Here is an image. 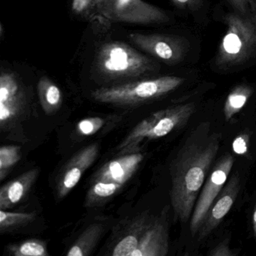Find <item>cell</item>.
<instances>
[{
	"label": "cell",
	"instance_id": "obj_21",
	"mask_svg": "<svg viewBox=\"0 0 256 256\" xmlns=\"http://www.w3.org/2000/svg\"><path fill=\"white\" fill-rule=\"evenodd\" d=\"M8 251L14 256H47L48 254L46 244L36 239L10 245Z\"/></svg>",
	"mask_w": 256,
	"mask_h": 256
},
{
	"label": "cell",
	"instance_id": "obj_17",
	"mask_svg": "<svg viewBox=\"0 0 256 256\" xmlns=\"http://www.w3.org/2000/svg\"><path fill=\"white\" fill-rule=\"evenodd\" d=\"M103 226L92 224L90 226L68 250V256H88L94 248L102 234Z\"/></svg>",
	"mask_w": 256,
	"mask_h": 256
},
{
	"label": "cell",
	"instance_id": "obj_15",
	"mask_svg": "<svg viewBox=\"0 0 256 256\" xmlns=\"http://www.w3.org/2000/svg\"><path fill=\"white\" fill-rule=\"evenodd\" d=\"M150 220L148 216L138 217L130 226L126 235L116 242L112 254L114 256H131L138 248L142 234Z\"/></svg>",
	"mask_w": 256,
	"mask_h": 256
},
{
	"label": "cell",
	"instance_id": "obj_19",
	"mask_svg": "<svg viewBox=\"0 0 256 256\" xmlns=\"http://www.w3.org/2000/svg\"><path fill=\"white\" fill-rule=\"evenodd\" d=\"M121 187L114 182L94 181L86 196V206H94L102 203L118 192Z\"/></svg>",
	"mask_w": 256,
	"mask_h": 256
},
{
	"label": "cell",
	"instance_id": "obj_5",
	"mask_svg": "<svg viewBox=\"0 0 256 256\" xmlns=\"http://www.w3.org/2000/svg\"><path fill=\"white\" fill-rule=\"evenodd\" d=\"M100 72L108 78H136L156 70V64L122 42H112L102 46L97 56Z\"/></svg>",
	"mask_w": 256,
	"mask_h": 256
},
{
	"label": "cell",
	"instance_id": "obj_8",
	"mask_svg": "<svg viewBox=\"0 0 256 256\" xmlns=\"http://www.w3.org/2000/svg\"><path fill=\"white\" fill-rule=\"evenodd\" d=\"M128 37L139 48L170 65L181 62L188 48L185 40L175 36L131 34Z\"/></svg>",
	"mask_w": 256,
	"mask_h": 256
},
{
	"label": "cell",
	"instance_id": "obj_30",
	"mask_svg": "<svg viewBox=\"0 0 256 256\" xmlns=\"http://www.w3.org/2000/svg\"><path fill=\"white\" fill-rule=\"evenodd\" d=\"M253 13H256V0H247Z\"/></svg>",
	"mask_w": 256,
	"mask_h": 256
},
{
	"label": "cell",
	"instance_id": "obj_6",
	"mask_svg": "<svg viewBox=\"0 0 256 256\" xmlns=\"http://www.w3.org/2000/svg\"><path fill=\"white\" fill-rule=\"evenodd\" d=\"M92 8L100 18L109 22L146 25L170 20L163 10L144 0H101Z\"/></svg>",
	"mask_w": 256,
	"mask_h": 256
},
{
	"label": "cell",
	"instance_id": "obj_1",
	"mask_svg": "<svg viewBox=\"0 0 256 256\" xmlns=\"http://www.w3.org/2000/svg\"><path fill=\"white\" fill-rule=\"evenodd\" d=\"M221 133L212 132L210 122H200L190 134L170 166V202L175 218H191L199 192L220 150Z\"/></svg>",
	"mask_w": 256,
	"mask_h": 256
},
{
	"label": "cell",
	"instance_id": "obj_7",
	"mask_svg": "<svg viewBox=\"0 0 256 256\" xmlns=\"http://www.w3.org/2000/svg\"><path fill=\"white\" fill-rule=\"evenodd\" d=\"M234 162V158L233 156L228 152L224 154L216 162L210 174L206 178L190 218V228L192 236L198 233L210 208L224 186Z\"/></svg>",
	"mask_w": 256,
	"mask_h": 256
},
{
	"label": "cell",
	"instance_id": "obj_12",
	"mask_svg": "<svg viewBox=\"0 0 256 256\" xmlns=\"http://www.w3.org/2000/svg\"><path fill=\"white\" fill-rule=\"evenodd\" d=\"M144 160L138 151L121 154L118 158L108 162L96 174L94 181L114 182L122 186L132 176Z\"/></svg>",
	"mask_w": 256,
	"mask_h": 256
},
{
	"label": "cell",
	"instance_id": "obj_18",
	"mask_svg": "<svg viewBox=\"0 0 256 256\" xmlns=\"http://www.w3.org/2000/svg\"><path fill=\"white\" fill-rule=\"evenodd\" d=\"M253 90L248 85L236 86L228 96L224 106V115L226 120H230L239 113L251 97Z\"/></svg>",
	"mask_w": 256,
	"mask_h": 256
},
{
	"label": "cell",
	"instance_id": "obj_27",
	"mask_svg": "<svg viewBox=\"0 0 256 256\" xmlns=\"http://www.w3.org/2000/svg\"><path fill=\"white\" fill-rule=\"evenodd\" d=\"M94 0H72V8L76 14H82L92 8Z\"/></svg>",
	"mask_w": 256,
	"mask_h": 256
},
{
	"label": "cell",
	"instance_id": "obj_22",
	"mask_svg": "<svg viewBox=\"0 0 256 256\" xmlns=\"http://www.w3.org/2000/svg\"><path fill=\"white\" fill-rule=\"evenodd\" d=\"M20 149L17 146H4L0 148V178L4 180L10 169L20 160Z\"/></svg>",
	"mask_w": 256,
	"mask_h": 256
},
{
	"label": "cell",
	"instance_id": "obj_29",
	"mask_svg": "<svg viewBox=\"0 0 256 256\" xmlns=\"http://www.w3.org/2000/svg\"><path fill=\"white\" fill-rule=\"evenodd\" d=\"M252 228L254 236L256 238V204L254 206L252 212Z\"/></svg>",
	"mask_w": 256,
	"mask_h": 256
},
{
	"label": "cell",
	"instance_id": "obj_14",
	"mask_svg": "<svg viewBox=\"0 0 256 256\" xmlns=\"http://www.w3.org/2000/svg\"><path fill=\"white\" fill-rule=\"evenodd\" d=\"M38 170L32 169L2 186L0 190V208L7 210L20 203L30 190L38 176Z\"/></svg>",
	"mask_w": 256,
	"mask_h": 256
},
{
	"label": "cell",
	"instance_id": "obj_28",
	"mask_svg": "<svg viewBox=\"0 0 256 256\" xmlns=\"http://www.w3.org/2000/svg\"><path fill=\"white\" fill-rule=\"evenodd\" d=\"M234 10L240 14L246 16L252 12L250 4L247 0H228Z\"/></svg>",
	"mask_w": 256,
	"mask_h": 256
},
{
	"label": "cell",
	"instance_id": "obj_23",
	"mask_svg": "<svg viewBox=\"0 0 256 256\" xmlns=\"http://www.w3.org/2000/svg\"><path fill=\"white\" fill-rule=\"evenodd\" d=\"M104 124L101 118H90L82 120L77 125V131L82 136H90L100 131Z\"/></svg>",
	"mask_w": 256,
	"mask_h": 256
},
{
	"label": "cell",
	"instance_id": "obj_10",
	"mask_svg": "<svg viewBox=\"0 0 256 256\" xmlns=\"http://www.w3.org/2000/svg\"><path fill=\"white\" fill-rule=\"evenodd\" d=\"M240 190V178L239 174H233L210 208L198 233V240L204 239L222 222L232 209Z\"/></svg>",
	"mask_w": 256,
	"mask_h": 256
},
{
	"label": "cell",
	"instance_id": "obj_11",
	"mask_svg": "<svg viewBox=\"0 0 256 256\" xmlns=\"http://www.w3.org/2000/svg\"><path fill=\"white\" fill-rule=\"evenodd\" d=\"M98 146L92 144L79 151L66 164L56 185V193L60 199L64 198L77 186L86 170L96 160Z\"/></svg>",
	"mask_w": 256,
	"mask_h": 256
},
{
	"label": "cell",
	"instance_id": "obj_16",
	"mask_svg": "<svg viewBox=\"0 0 256 256\" xmlns=\"http://www.w3.org/2000/svg\"><path fill=\"white\" fill-rule=\"evenodd\" d=\"M38 94L42 108L46 114H52L61 107L62 92L48 78L42 77L38 80Z\"/></svg>",
	"mask_w": 256,
	"mask_h": 256
},
{
	"label": "cell",
	"instance_id": "obj_3",
	"mask_svg": "<svg viewBox=\"0 0 256 256\" xmlns=\"http://www.w3.org/2000/svg\"><path fill=\"white\" fill-rule=\"evenodd\" d=\"M194 103L178 104L158 110L139 122L118 146L120 154L138 151L144 140H154L167 136L186 125L196 112Z\"/></svg>",
	"mask_w": 256,
	"mask_h": 256
},
{
	"label": "cell",
	"instance_id": "obj_13",
	"mask_svg": "<svg viewBox=\"0 0 256 256\" xmlns=\"http://www.w3.org/2000/svg\"><path fill=\"white\" fill-rule=\"evenodd\" d=\"M163 217L150 220L145 228L138 248L131 256H166L168 252V232Z\"/></svg>",
	"mask_w": 256,
	"mask_h": 256
},
{
	"label": "cell",
	"instance_id": "obj_24",
	"mask_svg": "<svg viewBox=\"0 0 256 256\" xmlns=\"http://www.w3.org/2000/svg\"><path fill=\"white\" fill-rule=\"evenodd\" d=\"M250 137L248 134H240L234 140L232 148L234 152L238 155H244L248 151V144Z\"/></svg>",
	"mask_w": 256,
	"mask_h": 256
},
{
	"label": "cell",
	"instance_id": "obj_20",
	"mask_svg": "<svg viewBox=\"0 0 256 256\" xmlns=\"http://www.w3.org/2000/svg\"><path fill=\"white\" fill-rule=\"evenodd\" d=\"M34 212H10L6 210L0 211V232L4 233L8 230L18 228L34 221L35 218Z\"/></svg>",
	"mask_w": 256,
	"mask_h": 256
},
{
	"label": "cell",
	"instance_id": "obj_9",
	"mask_svg": "<svg viewBox=\"0 0 256 256\" xmlns=\"http://www.w3.org/2000/svg\"><path fill=\"white\" fill-rule=\"evenodd\" d=\"M24 108V94L13 73L0 76V126L4 130L12 126Z\"/></svg>",
	"mask_w": 256,
	"mask_h": 256
},
{
	"label": "cell",
	"instance_id": "obj_25",
	"mask_svg": "<svg viewBox=\"0 0 256 256\" xmlns=\"http://www.w3.org/2000/svg\"><path fill=\"white\" fill-rule=\"evenodd\" d=\"M209 256H234L236 253H234L228 246V240H224L220 242L216 246L214 247L210 252Z\"/></svg>",
	"mask_w": 256,
	"mask_h": 256
},
{
	"label": "cell",
	"instance_id": "obj_2",
	"mask_svg": "<svg viewBox=\"0 0 256 256\" xmlns=\"http://www.w3.org/2000/svg\"><path fill=\"white\" fill-rule=\"evenodd\" d=\"M227 30L215 58V66L230 70L241 66L256 56V13L246 16L228 13L224 18Z\"/></svg>",
	"mask_w": 256,
	"mask_h": 256
},
{
	"label": "cell",
	"instance_id": "obj_26",
	"mask_svg": "<svg viewBox=\"0 0 256 256\" xmlns=\"http://www.w3.org/2000/svg\"><path fill=\"white\" fill-rule=\"evenodd\" d=\"M174 5L182 10L196 11L202 6V0H170Z\"/></svg>",
	"mask_w": 256,
	"mask_h": 256
},
{
	"label": "cell",
	"instance_id": "obj_31",
	"mask_svg": "<svg viewBox=\"0 0 256 256\" xmlns=\"http://www.w3.org/2000/svg\"><path fill=\"white\" fill-rule=\"evenodd\" d=\"M101 0H94V5H92V7H94V6L96 4H97V2H100Z\"/></svg>",
	"mask_w": 256,
	"mask_h": 256
},
{
	"label": "cell",
	"instance_id": "obj_4",
	"mask_svg": "<svg viewBox=\"0 0 256 256\" xmlns=\"http://www.w3.org/2000/svg\"><path fill=\"white\" fill-rule=\"evenodd\" d=\"M185 79L176 76H164L100 88L92 92V97L98 102L115 106H130L156 100L176 90Z\"/></svg>",
	"mask_w": 256,
	"mask_h": 256
}]
</instances>
